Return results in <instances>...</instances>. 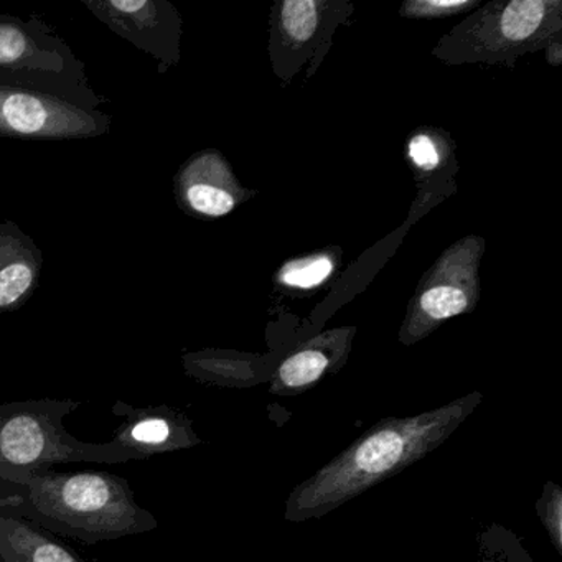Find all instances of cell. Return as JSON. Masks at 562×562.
<instances>
[{
	"label": "cell",
	"instance_id": "cell-1",
	"mask_svg": "<svg viewBox=\"0 0 562 562\" xmlns=\"http://www.w3.org/2000/svg\"><path fill=\"white\" fill-rule=\"evenodd\" d=\"M482 400V393H470L426 413L386 417L374 424L292 490L285 499V521L322 518L409 469L442 446L472 416Z\"/></svg>",
	"mask_w": 562,
	"mask_h": 562
},
{
	"label": "cell",
	"instance_id": "cell-2",
	"mask_svg": "<svg viewBox=\"0 0 562 562\" xmlns=\"http://www.w3.org/2000/svg\"><path fill=\"white\" fill-rule=\"evenodd\" d=\"M0 508L55 536L87 544L146 535L159 528L123 476L104 470L61 472L54 467L0 472Z\"/></svg>",
	"mask_w": 562,
	"mask_h": 562
},
{
	"label": "cell",
	"instance_id": "cell-3",
	"mask_svg": "<svg viewBox=\"0 0 562 562\" xmlns=\"http://www.w3.org/2000/svg\"><path fill=\"white\" fill-rule=\"evenodd\" d=\"M81 403L31 400L0 404V472L44 469L58 463L121 465L134 457L114 440L87 442L65 426Z\"/></svg>",
	"mask_w": 562,
	"mask_h": 562
},
{
	"label": "cell",
	"instance_id": "cell-4",
	"mask_svg": "<svg viewBox=\"0 0 562 562\" xmlns=\"http://www.w3.org/2000/svg\"><path fill=\"white\" fill-rule=\"evenodd\" d=\"M113 411L124 416V420L111 440L126 449L134 460L179 452L202 443L192 419L173 407H133L117 403Z\"/></svg>",
	"mask_w": 562,
	"mask_h": 562
},
{
	"label": "cell",
	"instance_id": "cell-5",
	"mask_svg": "<svg viewBox=\"0 0 562 562\" xmlns=\"http://www.w3.org/2000/svg\"><path fill=\"white\" fill-rule=\"evenodd\" d=\"M77 113L37 93L0 88V134L55 137L80 131Z\"/></svg>",
	"mask_w": 562,
	"mask_h": 562
},
{
	"label": "cell",
	"instance_id": "cell-6",
	"mask_svg": "<svg viewBox=\"0 0 562 562\" xmlns=\"http://www.w3.org/2000/svg\"><path fill=\"white\" fill-rule=\"evenodd\" d=\"M0 562H85L60 536L0 508Z\"/></svg>",
	"mask_w": 562,
	"mask_h": 562
},
{
	"label": "cell",
	"instance_id": "cell-7",
	"mask_svg": "<svg viewBox=\"0 0 562 562\" xmlns=\"http://www.w3.org/2000/svg\"><path fill=\"white\" fill-rule=\"evenodd\" d=\"M330 368V358L321 350H302L281 364L272 393L297 394L314 386Z\"/></svg>",
	"mask_w": 562,
	"mask_h": 562
},
{
	"label": "cell",
	"instance_id": "cell-8",
	"mask_svg": "<svg viewBox=\"0 0 562 562\" xmlns=\"http://www.w3.org/2000/svg\"><path fill=\"white\" fill-rule=\"evenodd\" d=\"M476 562H535L522 539L498 522L483 528L476 535Z\"/></svg>",
	"mask_w": 562,
	"mask_h": 562
},
{
	"label": "cell",
	"instance_id": "cell-9",
	"mask_svg": "<svg viewBox=\"0 0 562 562\" xmlns=\"http://www.w3.org/2000/svg\"><path fill=\"white\" fill-rule=\"evenodd\" d=\"M544 2L541 0H516L506 8L502 18L503 35L509 41L521 42L531 37L542 19H544Z\"/></svg>",
	"mask_w": 562,
	"mask_h": 562
},
{
	"label": "cell",
	"instance_id": "cell-10",
	"mask_svg": "<svg viewBox=\"0 0 562 562\" xmlns=\"http://www.w3.org/2000/svg\"><path fill=\"white\" fill-rule=\"evenodd\" d=\"M536 515L548 532L549 541L562 555V488L555 482H546L536 502Z\"/></svg>",
	"mask_w": 562,
	"mask_h": 562
},
{
	"label": "cell",
	"instance_id": "cell-11",
	"mask_svg": "<svg viewBox=\"0 0 562 562\" xmlns=\"http://www.w3.org/2000/svg\"><path fill=\"white\" fill-rule=\"evenodd\" d=\"M282 24L289 37L305 42L317 27V4L312 0H289L282 5Z\"/></svg>",
	"mask_w": 562,
	"mask_h": 562
},
{
	"label": "cell",
	"instance_id": "cell-12",
	"mask_svg": "<svg viewBox=\"0 0 562 562\" xmlns=\"http://www.w3.org/2000/svg\"><path fill=\"white\" fill-rule=\"evenodd\" d=\"M420 307L429 317L442 321L462 314L467 307V297L460 289L434 288L420 297Z\"/></svg>",
	"mask_w": 562,
	"mask_h": 562
},
{
	"label": "cell",
	"instance_id": "cell-13",
	"mask_svg": "<svg viewBox=\"0 0 562 562\" xmlns=\"http://www.w3.org/2000/svg\"><path fill=\"white\" fill-rule=\"evenodd\" d=\"M187 200L195 212L206 216H223L232 212L235 200L225 190L218 187L196 183L187 192Z\"/></svg>",
	"mask_w": 562,
	"mask_h": 562
},
{
	"label": "cell",
	"instance_id": "cell-14",
	"mask_svg": "<svg viewBox=\"0 0 562 562\" xmlns=\"http://www.w3.org/2000/svg\"><path fill=\"white\" fill-rule=\"evenodd\" d=\"M34 282V271L25 262H15L0 271V307L15 304L27 294Z\"/></svg>",
	"mask_w": 562,
	"mask_h": 562
},
{
	"label": "cell",
	"instance_id": "cell-15",
	"mask_svg": "<svg viewBox=\"0 0 562 562\" xmlns=\"http://www.w3.org/2000/svg\"><path fill=\"white\" fill-rule=\"evenodd\" d=\"M331 269L334 266L327 258L305 259L284 269L281 279L295 288H315L330 276Z\"/></svg>",
	"mask_w": 562,
	"mask_h": 562
},
{
	"label": "cell",
	"instance_id": "cell-16",
	"mask_svg": "<svg viewBox=\"0 0 562 562\" xmlns=\"http://www.w3.org/2000/svg\"><path fill=\"white\" fill-rule=\"evenodd\" d=\"M469 5L465 0H427V2L409 4L407 15H450Z\"/></svg>",
	"mask_w": 562,
	"mask_h": 562
},
{
	"label": "cell",
	"instance_id": "cell-17",
	"mask_svg": "<svg viewBox=\"0 0 562 562\" xmlns=\"http://www.w3.org/2000/svg\"><path fill=\"white\" fill-rule=\"evenodd\" d=\"M409 154L411 159L423 169L430 170L439 164V154H437L436 146L427 136L414 137L411 140Z\"/></svg>",
	"mask_w": 562,
	"mask_h": 562
}]
</instances>
